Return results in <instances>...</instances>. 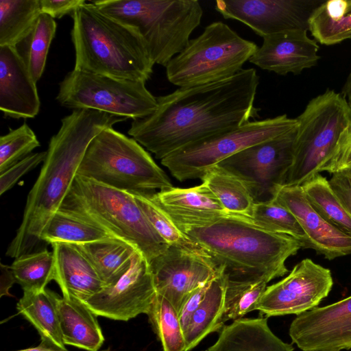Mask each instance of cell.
<instances>
[{"label": "cell", "instance_id": "6da1fadb", "mask_svg": "<svg viewBox=\"0 0 351 351\" xmlns=\"http://www.w3.org/2000/svg\"><path fill=\"white\" fill-rule=\"evenodd\" d=\"M259 77L253 69L204 84L180 87L156 97L151 114L132 121L128 134L162 160L193 143L258 117L254 106Z\"/></svg>", "mask_w": 351, "mask_h": 351}, {"label": "cell", "instance_id": "7a4b0ae2", "mask_svg": "<svg viewBox=\"0 0 351 351\" xmlns=\"http://www.w3.org/2000/svg\"><path fill=\"white\" fill-rule=\"evenodd\" d=\"M127 119L90 109L73 110L61 119L58 131L49 142L46 158L28 193L22 221L6 256L16 258L47 249L41 239L42 231L61 206L88 145L102 130Z\"/></svg>", "mask_w": 351, "mask_h": 351}, {"label": "cell", "instance_id": "3957f363", "mask_svg": "<svg viewBox=\"0 0 351 351\" xmlns=\"http://www.w3.org/2000/svg\"><path fill=\"white\" fill-rule=\"evenodd\" d=\"M178 228L221 268L228 280L270 282L289 271L286 261L302 243L251 218L226 214Z\"/></svg>", "mask_w": 351, "mask_h": 351}, {"label": "cell", "instance_id": "277c9868", "mask_svg": "<svg viewBox=\"0 0 351 351\" xmlns=\"http://www.w3.org/2000/svg\"><path fill=\"white\" fill-rule=\"evenodd\" d=\"M74 70L146 82L155 64L134 29L85 3L71 15Z\"/></svg>", "mask_w": 351, "mask_h": 351}, {"label": "cell", "instance_id": "5b68a950", "mask_svg": "<svg viewBox=\"0 0 351 351\" xmlns=\"http://www.w3.org/2000/svg\"><path fill=\"white\" fill-rule=\"evenodd\" d=\"M59 210L130 244L148 263L169 246L154 230L132 194L78 175Z\"/></svg>", "mask_w": 351, "mask_h": 351}, {"label": "cell", "instance_id": "8992f818", "mask_svg": "<svg viewBox=\"0 0 351 351\" xmlns=\"http://www.w3.org/2000/svg\"><path fill=\"white\" fill-rule=\"evenodd\" d=\"M101 12L134 29L154 64L166 66L187 46L203 14L197 0H98Z\"/></svg>", "mask_w": 351, "mask_h": 351}, {"label": "cell", "instance_id": "52a82bcc", "mask_svg": "<svg viewBox=\"0 0 351 351\" xmlns=\"http://www.w3.org/2000/svg\"><path fill=\"white\" fill-rule=\"evenodd\" d=\"M77 175L132 195L151 196L173 186L141 145L112 128L93 138Z\"/></svg>", "mask_w": 351, "mask_h": 351}, {"label": "cell", "instance_id": "ba28073f", "mask_svg": "<svg viewBox=\"0 0 351 351\" xmlns=\"http://www.w3.org/2000/svg\"><path fill=\"white\" fill-rule=\"evenodd\" d=\"M257 49L226 24L214 22L170 60L166 75L178 87L221 81L240 72Z\"/></svg>", "mask_w": 351, "mask_h": 351}, {"label": "cell", "instance_id": "9c48e42d", "mask_svg": "<svg viewBox=\"0 0 351 351\" xmlns=\"http://www.w3.org/2000/svg\"><path fill=\"white\" fill-rule=\"evenodd\" d=\"M296 119L293 160L284 185H302L319 173L351 122V106L341 93L327 89L311 99Z\"/></svg>", "mask_w": 351, "mask_h": 351}, {"label": "cell", "instance_id": "30bf717a", "mask_svg": "<svg viewBox=\"0 0 351 351\" xmlns=\"http://www.w3.org/2000/svg\"><path fill=\"white\" fill-rule=\"evenodd\" d=\"M297 125L296 118L285 114L250 121L184 147L160 160L161 164L180 182L201 179L222 160L248 147L288 133Z\"/></svg>", "mask_w": 351, "mask_h": 351}, {"label": "cell", "instance_id": "8fae6325", "mask_svg": "<svg viewBox=\"0 0 351 351\" xmlns=\"http://www.w3.org/2000/svg\"><path fill=\"white\" fill-rule=\"evenodd\" d=\"M56 99L73 110H95L132 120L144 118L157 108L156 97L145 82L74 69L60 83Z\"/></svg>", "mask_w": 351, "mask_h": 351}, {"label": "cell", "instance_id": "7c38bea8", "mask_svg": "<svg viewBox=\"0 0 351 351\" xmlns=\"http://www.w3.org/2000/svg\"><path fill=\"white\" fill-rule=\"evenodd\" d=\"M295 134L296 128L248 147L217 165L242 180L256 202L270 200L285 184L292 163Z\"/></svg>", "mask_w": 351, "mask_h": 351}, {"label": "cell", "instance_id": "4fadbf2b", "mask_svg": "<svg viewBox=\"0 0 351 351\" xmlns=\"http://www.w3.org/2000/svg\"><path fill=\"white\" fill-rule=\"evenodd\" d=\"M332 285L329 269L304 258L286 277L267 287L255 310L266 317L299 315L316 308L328 296Z\"/></svg>", "mask_w": 351, "mask_h": 351}, {"label": "cell", "instance_id": "5bb4252c", "mask_svg": "<svg viewBox=\"0 0 351 351\" xmlns=\"http://www.w3.org/2000/svg\"><path fill=\"white\" fill-rule=\"evenodd\" d=\"M156 293L179 313L188 296L223 270L202 250L169 246L149 263Z\"/></svg>", "mask_w": 351, "mask_h": 351}, {"label": "cell", "instance_id": "9a60e30c", "mask_svg": "<svg viewBox=\"0 0 351 351\" xmlns=\"http://www.w3.org/2000/svg\"><path fill=\"white\" fill-rule=\"evenodd\" d=\"M322 0H217L215 10L239 21L263 38L289 30L308 31V21Z\"/></svg>", "mask_w": 351, "mask_h": 351}, {"label": "cell", "instance_id": "2e32d148", "mask_svg": "<svg viewBox=\"0 0 351 351\" xmlns=\"http://www.w3.org/2000/svg\"><path fill=\"white\" fill-rule=\"evenodd\" d=\"M156 295L149 264L137 251L125 274L82 302L97 316L128 321L147 315Z\"/></svg>", "mask_w": 351, "mask_h": 351}, {"label": "cell", "instance_id": "e0dca14e", "mask_svg": "<svg viewBox=\"0 0 351 351\" xmlns=\"http://www.w3.org/2000/svg\"><path fill=\"white\" fill-rule=\"evenodd\" d=\"M289 333L293 343L302 351L350 349L351 295L297 315Z\"/></svg>", "mask_w": 351, "mask_h": 351}, {"label": "cell", "instance_id": "ac0fdd59", "mask_svg": "<svg viewBox=\"0 0 351 351\" xmlns=\"http://www.w3.org/2000/svg\"><path fill=\"white\" fill-rule=\"evenodd\" d=\"M273 198L298 220L306 236L303 248L313 249L329 261L351 254V234L325 220L310 204L301 185L280 186Z\"/></svg>", "mask_w": 351, "mask_h": 351}, {"label": "cell", "instance_id": "d6986e66", "mask_svg": "<svg viewBox=\"0 0 351 351\" xmlns=\"http://www.w3.org/2000/svg\"><path fill=\"white\" fill-rule=\"evenodd\" d=\"M306 30H289L263 37L261 47L249 61L280 75H298L315 66L320 59L317 42Z\"/></svg>", "mask_w": 351, "mask_h": 351}, {"label": "cell", "instance_id": "ffe728a7", "mask_svg": "<svg viewBox=\"0 0 351 351\" xmlns=\"http://www.w3.org/2000/svg\"><path fill=\"white\" fill-rule=\"evenodd\" d=\"M40 107L36 82L17 48L0 47V110L6 117L28 119Z\"/></svg>", "mask_w": 351, "mask_h": 351}, {"label": "cell", "instance_id": "44dd1931", "mask_svg": "<svg viewBox=\"0 0 351 351\" xmlns=\"http://www.w3.org/2000/svg\"><path fill=\"white\" fill-rule=\"evenodd\" d=\"M54 257L55 280L62 297L84 302L99 292L105 284L87 258L72 244H51Z\"/></svg>", "mask_w": 351, "mask_h": 351}, {"label": "cell", "instance_id": "7402d4cb", "mask_svg": "<svg viewBox=\"0 0 351 351\" xmlns=\"http://www.w3.org/2000/svg\"><path fill=\"white\" fill-rule=\"evenodd\" d=\"M152 199L178 226L191 225L228 214L209 189L202 184L160 191Z\"/></svg>", "mask_w": 351, "mask_h": 351}, {"label": "cell", "instance_id": "603a6c76", "mask_svg": "<svg viewBox=\"0 0 351 351\" xmlns=\"http://www.w3.org/2000/svg\"><path fill=\"white\" fill-rule=\"evenodd\" d=\"M204 351H293L275 335L267 317L241 318L224 326L217 341Z\"/></svg>", "mask_w": 351, "mask_h": 351}, {"label": "cell", "instance_id": "cb8c5ba5", "mask_svg": "<svg viewBox=\"0 0 351 351\" xmlns=\"http://www.w3.org/2000/svg\"><path fill=\"white\" fill-rule=\"evenodd\" d=\"M62 339L65 345L98 351L104 337L95 315L84 302L53 293Z\"/></svg>", "mask_w": 351, "mask_h": 351}, {"label": "cell", "instance_id": "d4e9b609", "mask_svg": "<svg viewBox=\"0 0 351 351\" xmlns=\"http://www.w3.org/2000/svg\"><path fill=\"white\" fill-rule=\"evenodd\" d=\"M72 245L87 258L106 286L114 283L127 272L138 251L114 237Z\"/></svg>", "mask_w": 351, "mask_h": 351}, {"label": "cell", "instance_id": "484cf974", "mask_svg": "<svg viewBox=\"0 0 351 351\" xmlns=\"http://www.w3.org/2000/svg\"><path fill=\"white\" fill-rule=\"evenodd\" d=\"M225 278L223 269L211 281L205 298L192 315L184 331L185 351L196 347L210 333L220 332L225 326L223 322Z\"/></svg>", "mask_w": 351, "mask_h": 351}, {"label": "cell", "instance_id": "4316f807", "mask_svg": "<svg viewBox=\"0 0 351 351\" xmlns=\"http://www.w3.org/2000/svg\"><path fill=\"white\" fill-rule=\"evenodd\" d=\"M308 31L321 45L351 40V0L324 1L311 15Z\"/></svg>", "mask_w": 351, "mask_h": 351}, {"label": "cell", "instance_id": "83f0119b", "mask_svg": "<svg viewBox=\"0 0 351 351\" xmlns=\"http://www.w3.org/2000/svg\"><path fill=\"white\" fill-rule=\"evenodd\" d=\"M53 293L47 289L38 292L23 291L16 308L35 327L41 340L66 350L62 337Z\"/></svg>", "mask_w": 351, "mask_h": 351}, {"label": "cell", "instance_id": "f1b7e54d", "mask_svg": "<svg viewBox=\"0 0 351 351\" xmlns=\"http://www.w3.org/2000/svg\"><path fill=\"white\" fill-rule=\"evenodd\" d=\"M201 180L227 213L251 218L256 202L242 180L217 165L208 170Z\"/></svg>", "mask_w": 351, "mask_h": 351}, {"label": "cell", "instance_id": "f546056e", "mask_svg": "<svg viewBox=\"0 0 351 351\" xmlns=\"http://www.w3.org/2000/svg\"><path fill=\"white\" fill-rule=\"evenodd\" d=\"M41 13L40 0H0V47H16Z\"/></svg>", "mask_w": 351, "mask_h": 351}, {"label": "cell", "instance_id": "4dcf8cb0", "mask_svg": "<svg viewBox=\"0 0 351 351\" xmlns=\"http://www.w3.org/2000/svg\"><path fill=\"white\" fill-rule=\"evenodd\" d=\"M112 237L100 227L60 210L51 216L41 233V239L47 245L82 244Z\"/></svg>", "mask_w": 351, "mask_h": 351}, {"label": "cell", "instance_id": "1f68e13d", "mask_svg": "<svg viewBox=\"0 0 351 351\" xmlns=\"http://www.w3.org/2000/svg\"><path fill=\"white\" fill-rule=\"evenodd\" d=\"M301 186L310 204L325 220L351 234V217L342 206L326 177L317 173Z\"/></svg>", "mask_w": 351, "mask_h": 351}, {"label": "cell", "instance_id": "d6a6232c", "mask_svg": "<svg viewBox=\"0 0 351 351\" xmlns=\"http://www.w3.org/2000/svg\"><path fill=\"white\" fill-rule=\"evenodd\" d=\"M56 27L57 24L54 19L41 13L31 32L20 43L23 45V53L20 54L36 82L40 79L44 72Z\"/></svg>", "mask_w": 351, "mask_h": 351}, {"label": "cell", "instance_id": "836d02e7", "mask_svg": "<svg viewBox=\"0 0 351 351\" xmlns=\"http://www.w3.org/2000/svg\"><path fill=\"white\" fill-rule=\"evenodd\" d=\"M147 315L163 351H185L178 312L169 301L156 293Z\"/></svg>", "mask_w": 351, "mask_h": 351}, {"label": "cell", "instance_id": "e575fe53", "mask_svg": "<svg viewBox=\"0 0 351 351\" xmlns=\"http://www.w3.org/2000/svg\"><path fill=\"white\" fill-rule=\"evenodd\" d=\"M10 267L23 291H43L53 280L54 257L47 249L16 258Z\"/></svg>", "mask_w": 351, "mask_h": 351}, {"label": "cell", "instance_id": "d590c367", "mask_svg": "<svg viewBox=\"0 0 351 351\" xmlns=\"http://www.w3.org/2000/svg\"><path fill=\"white\" fill-rule=\"evenodd\" d=\"M251 219L269 230L289 235L300 241L304 247L306 236L298 220L274 198L255 202Z\"/></svg>", "mask_w": 351, "mask_h": 351}, {"label": "cell", "instance_id": "8d00e7d4", "mask_svg": "<svg viewBox=\"0 0 351 351\" xmlns=\"http://www.w3.org/2000/svg\"><path fill=\"white\" fill-rule=\"evenodd\" d=\"M132 195L154 230L169 246L202 250L178 228L152 195Z\"/></svg>", "mask_w": 351, "mask_h": 351}, {"label": "cell", "instance_id": "74e56055", "mask_svg": "<svg viewBox=\"0 0 351 351\" xmlns=\"http://www.w3.org/2000/svg\"><path fill=\"white\" fill-rule=\"evenodd\" d=\"M267 282L241 284L230 282L225 285L223 322L237 320L255 310V306L264 293Z\"/></svg>", "mask_w": 351, "mask_h": 351}, {"label": "cell", "instance_id": "f35d334b", "mask_svg": "<svg viewBox=\"0 0 351 351\" xmlns=\"http://www.w3.org/2000/svg\"><path fill=\"white\" fill-rule=\"evenodd\" d=\"M40 142L32 128L25 122L0 137V173L25 158Z\"/></svg>", "mask_w": 351, "mask_h": 351}, {"label": "cell", "instance_id": "ab89813d", "mask_svg": "<svg viewBox=\"0 0 351 351\" xmlns=\"http://www.w3.org/2000/svg\"><path fill=\"white\" fill-rule=\"evenodd\" d=\"M351 171V122L341 133L338 143L328 160L319 169L334 174Z\"/></svg>", "mask_w": 351, "mask_h": 351}, {"label": "cell", "instance_id": "60d3db41", "mask_svg": "<svg viewBox=\"0 0 351 351\" xmlns=\"http://www.w3.org/2000/svg\"><path fill=\"white\" fill-rule=\"evenodd\" d=\"M46 152L32 153L15 163L0 176V195L11 189L20 178L35 169L40 163L44 162Z\"/></svg>", "mask_w": 351, "mask_h": 351}, {"label": "cell", "instance_id": "b9f144b4", "mask_svg": "<svg viewBox=\"0 0 351 351\" xmlns=\"http://www.w3.org/2000/svg\"><path fill=\"white\" fill-rule=\"evenodd\" d=\"M329 182L342 206L351 217V171L332 174Z\"/></svg>", "mask_w": 351, "mask_h": 351}, {"label": "cell", "instance_id": "7bdbcfd3", "mask_svg": "<svg viewBox=\"0 0 351 351\" xmlns=\"http://www.w3.org/2000/svg\"><path fill=\"white\" fill-rule=\"evenodd\" d=\"M86 3L85 0H40L41 12L53 19H60L73 14L75 10Z\"/></svg>", "mask_w": 351, "mask_h": 351}, {"label": "cell", "instance_id": "ee69618b", "mask_svg": "<svg viewBox=\"0 0 351 351\" xmlns=\"http://www.w3.org/2000/svg\"><path fill=\"white\" fill-rule=\"evenodd\" d=\"M211 281L194 290L182 304L178 315L183 332L188 326L192 315L205 298Z\"/></svg>", "mask_w": 351, "mask_h": 351}, {"label": "cell", "instance_id": "f6af8a7d", "mask_svg": "<svg viewBox=\"0 0 351 351\" xmlns=\"http://www.w3.org/2000/svg\"><path fill=\"white\" fill-rule=\"evenodd\" d=\"M0 296H12L9 290L14 283H16L13 271L10 266L2 263L0 265Z\"/></svg>", "mask_w": 351, "mask_h": 351}, {"label": "cell", "instance_id": "bcb514c9", "mask_svg": "<svg viewBox=\"0 0 351 351\" xmlns=\"http://www.w3.org/2000/svg\"><path fill=\"white\" fill-rule=\"evenodd\" d=\"M17 351H67V350H64L49 342L41 340L40 343L36 347Z\"/></svg>", "mask_w": 351, "mask_h": 351}, {"label": "cell", "instance_id": "7dc6e473", "mask_svg": "<svg viewBox=\"0 0 351 351\" xmlns=\"http://www.w3.org/2000/svg\"><path fill=\"white\" fill-rule=\"evenodd\" d=\"M341 95L351 106V70L342 88Z\"/></svg>", "mask_w": 351, "mask_h": 351}, {"label": "cell", "instance_id": "c3c4849f", "mask_svg": "<svg viewBox=\"0 0 351 351\" xmlns=\"http://www.w3.org/2000/svg\"><path fill=\"white\" fill-rule=\"evenodd\" d=\"M101 351H108V350H101Z\"/></svg>", "mask_w": 351, "mask_h": 351}]
</instances>
